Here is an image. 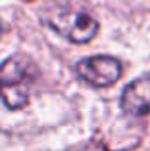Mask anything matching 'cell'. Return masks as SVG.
Instances as JSON below:
<instances>
[{"label": "cell", "mask_w": 150, "mask_h": 151, "mask_svg": "<svg viewBox=\"0 0 150 151\" xmlns=\"http://www.w3.org/2000/svg\"><path fill=\"white\" fill-rule=\"evenodd\" d=\"M39 69L25 55H12L0 65V98L10 109H23L29 103L31 86Z\"/></svg>", "instance_id": "obj_1"}, {"label": "cell", "mask_w": 150, "mask_h": 151, "mask_svg": "<svg viewBox=\"0 0 150 151\" xmlns=\"http://www.w3.org/2000/svg\"><path fill=\"white\" fill-rule=\"evenodd\" d=\"M44 21L58 35H62L64 38L75 44H85V42L92 40L98 33L96 19L75 8H54L46 14Z\"/></svg>", "instance_id": "obj_2"}, {"label": "cell", "mask_w": 150, "mask_h": 151, "mask_svg": "<svg viewBox=\"0 0 150 151\" xmlns=\"http://www.w3.org/2000/svg\"><path fill=\"white\" fill-rule=\"evenodd\" d=\"M123 67L112 55H90L77 63V75L96 88H106L119 81Z\"/></svg>", "instance_id": "obj_3"}, {"label": "cell", "mask_w": 150, "mask_h": 151, "mask_svg": "<svg viewBox=\"0 0 150 151\" xmlns=\"http://www.w3.org/2000/svg\"><path fill=\"white\" fill-rule=\"evenodd\" d=\"M121 109L129 117H146L150 113V73L127 84L121 94Z\"/></svg>", "instance_id": "obj_4"}]
</instances>
